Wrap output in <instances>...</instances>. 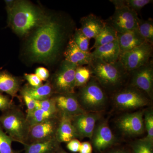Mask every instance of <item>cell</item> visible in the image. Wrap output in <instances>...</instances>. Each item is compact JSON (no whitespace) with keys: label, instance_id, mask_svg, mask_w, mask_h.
<instances>
[{"label":"cell","instance_id":"1","mask_svg":"<svg viewBox=\"0 0 153 153\" xmlns=\"http://www.w3.org/2000/svg\"><path fill=\"white\" fill-rule=\"evenodd\" d=\"M66 29L57 19L45 20L30 40L28 50L32 58L41 61L55 59L66 39Z\"/></svg>","mask_w":153,"mask_h":153},{"label":"cell","instance_id":"2","mask_svg":"<svg viewBox=\"0 0 153 153\" xmlns=\"http://www.w3.org/2000/svg\"><path fill=\"white\" fill-rule=\"evenodd\" d=\"M9 22L18 35L24 36L45 21L41 12L27 2L21 1L7 8Z\"/></svg>","mask_w":153,"mask_h":153},{"label":"cell","instance_id":"3","mask_svg":"<svg viewBox=\"0 0 153 153\" xmlns=\"http://www.w3.org/2000/svg\"><path fill=\"white\" fill-rule=\"evenodd\" d=\"M88 66L91 70L92 77L102 87L107 89H113L119 86L128 73L119 60L108 63L93 58Z\"/></svg>","mask_w":153,"mask_h":153},{"label":"cell","instance_id":"4","mask_svg":"<svg viewBox=\"0 0 153 153\" xmlns=\"http://www.w3.org/2000/svg\"><path fill=\"white\" fill-rule=\"evenodd\" d=\"M0 125L14 141L26 144L30 126L22 108L15 105L0 116Z\"/></svg>","mask_w":153,"mask_h":153},{"label":"cell","instance_id":"5","mask_svg":"<svg viewBox=\"0 0 153 153\" xmlns=\"http://www.w3.org/2000/svg\"><path fill=\"white\" fill-rule=\"evenodd\" d=\"M76 96L79 104L86 112H99L106 103L105 92L93 77L87 84L80 87Z\"/></svg>","mask_w":153,"mask_h":153},{"label":"cell","instance_id":"6","mask_svg":"<svg viewBox=\"0 0 153 153\" xmlns=\"http://www.w3.org/2000/svg\"><path fill=\"white\" fill-rule=\"evenodd\" d=\"M152 52L153 45L145 42L130 51L121 54L119 60L128 73H131L149 63Z\"/></svg>","mask_w":153,"mask_h":153},{"label":"cell","instance_id":"7","mask_svg":"<svg viewBox=\"0 0 153 153\" xmlns=\"http://www.w3.org/2000/svg\"><path fill=\"white\" fill-rule=\"evenodd\" d=\"M148 97L141 91L131 86L117 92L114 96L113 101L119 109H135L148 105L149 103Z\"/></svg>","mask_w":153,"mask_h":153},{"label":"cell","instance_id":"8","mask_svg":"<svg viewBox=\"0 0 153 153\" xmlns=\"http://www.w3.org/2000/svg\"><path fill=\"white\" fill-rule=\"evenodd\" d=\"M77 67L66 60L63 61L51 83L55 93H74L75 74Z\"/></svg>","mask_w":153,"mask_h":153},{"label":"cell","instance_id":"9","mask_svg":"<svg viewBox=\"0 0 153 153\" xmlns=\"http://www.w3.org/2000/svg\"><path fill=\"white\" fill-rule=\"evenodd\" d=\"M140 19L137 13L127 7H123L115 8L114 13L106 23L117 33H124L137 30Z\"/></svg>","mask_w":153,"mask_h":153},{"label":"cell","instance_id":"10","mask_svg":"<svg viewBox=\"0 0 153 153\" xmlns=\"http://www.w3.org/2000/svg\"><path fill=\"white\" fill-rule=\"evenodd\" d=\"M60 116L30 126L26 144L56 139Z\"/></svg>","mask_w":153,"mask_h":153},{"label":"cell","instance_id":"11","mask_svg":"<svg viewBox=\"0 0 153 153\" xmlns=\"http://www.w3.org/2000/svg\"><path fill=\"white\" fill-rule=\"evenodd\" d=\"M131 86L141 91L149 98L152 99L153 95V64L150 61L132 72Z\"/></svg>","mask_w":153,"mask_h":153},{"label":"cell","instance_id":"12","mask_svg":"<svg viewBox=\"0 0 153 153\" xmlns=\"http://www.w3.org/2000/svg\"><path fill=\"white\" fill-rule=\"evenodd\" d=\"M100 118L99 112H85L72 117L77 138L88 137L91 139L97 122Z\"/></svg>","mask_w":153,"mask_h":153},{"label":"cell","instance_id":"13","mask_svg":"<svg viewBox=\"0 0 153 153\" xmlns=\"http://www.w3.org/2000/svg\"><path fill=\"white\" fill-rule=\"evenodd\" d=\"M143 116L142 111L127 114L118 120L117 125L120 131L126 135L141 134L145 130Z\"/></svg>","mask_w":153,"mask_h":153},{"label":"cell","instance_id":"14","mask_svg":"<svg viewBox=\"0 0 153 153\" xmlns=\"http://www.w3.org/2000/svg\"><path fill=\"white\" fill-rule=\"evenodd\" d=\"M52 97L60 114L73 117L86 112L79 104L77 96L74 93L60 94Z\"/></svg>","mask_w":153,"mask_h":153},{"label":"cell","instance_id":"15","mask_svg":"<svg viewBox=\"0 0 153 153\" xmlns=\"http://www.w3.org/2000/svg\"><path fill=\"white\" fill-rule=\"evenodd\" d=\"M91 140L96 150L102 152L114 143L116 138L107 122L103 121L96 126Z\"/></svg>","mask_w":153,"mask_h":153},{"label":"cell","instance_id":"16","mask_svg":"<svg viewBox=\"0 0 153 153\" xmlns=\"http://www.w3.org/2000/svg\"><path fill=\"white\" fill-rule=\"evenodd\" d=\"M64 56L65 60L77 66H89L93 59L91 52L82 51L76 46L72 38L68 42Z\"/></svg>","mask_w":153,"mask_h":153},{"label":"cell","instance_id":"17","mask_svg":"<svg viewBox=\"0 0 153 153\" xmlns=\"http://www.w3.org/2000/svg\"><path fill=\"white\" fill-rule=\"evenodd\" d=\"M94 58L99 59L105 63H114L119 59L120 49L117 40L95 48L91 52Z\"/></svg>","mask_w":153,"mask_h":153},{"label":"cell","instance_id":"18","mask_svg":"<svg viewBox=\"0 0 153 153\" xmlns=\"http://www.w3.org/2000/svg\"><path fill=\"white\" fill-rule=\"evenodd\" d=\"M117 40L120 55L129 52L145 43L137 30L124 33H117Z\"/></svg>","mask_w":153,"mask_h":153},{"label":"cell","instance_id":"19","mask_svg":"<svg viewBox=\"0 0 153 153\" xmlns=\"http://www.w3.org/2000/svg\"><path fill=\"white\" fill-rule=\"evenodd\" d=\"M80 30L88 39L95 38L104 28L105 22L93 14L82 17L80 20Z\"/></svg>","mask_w":153,"mask_h":153},{"label":"cell","instance_id":"20","mask_svg":"<svg viewBox=\"0 0 153 153\" xmlns=\"http://www.w3.org/2000/svg\"><path fill=\"white\" fill-rule=\"evenodd\" d=\"M77 138V135L72 122V117L60 114V121L56 134V140L59 143H68Z\"/></svg>","mask_w":153,"mask_h":153},{"label":"cell","instance_id":"21","mask_svg":"<svg viewBox=\"0 0 153 153\" xmlns=\"http://www.w3.org/2000/svg\"><path fill=\"white\" fill-rule=\"evenodd\" d=\"M55 93L53 86L49 81L38 87L25 85L21 90V95L28 96L35 100H42L51 98Z\"/></svg>","mask_w":153,"mask_h":153},{"label":"cell","instance_id":"22","mask_svg":"<svg viewBox=\"0 0 153 153\" xmlns=\"http://www.w3.org/2000/svg\"><path fill=\"white\" fill-rule=\"evenodd\" d=\"M20 81L6 71H0V92H5L13 97H17L20 90Z\"/></svg>","mask_w":153,"mask_h":153},{"label":"cell","instance_id":"23","mask_svg":"<svg viewBox=\"0 0 153 153\" xmlns=\"http://www.w3.org/2000/svg\"><path fill=\"white\" fill-rule=\"evenodd\" d=\"M56 139L24 145V153H57L61 147Z\"/></svg>","mask_w":153,"mask_h":153},{"label":"cell","instance_id":"24","mask_svg":"<svg viewBox=\"0 0 153 153\" xmlns=\"http://www.w3.org/2000/svg\"><path fill=\"white\" fill-rule=\"evenodd\" d=\"M27 119L30 126L60 116L57 110L36 109L30 114L27 115Z\"/></svg>","mask_w":153,"mask_h":153},{"label":"cell","instance_id":"25","mask_svg":"<svg viewBox=\"0 0 153 153\" xmlns=\"http://www.w3.org/2000/svg\"><path fill=\"white\" fill-rule=\"evenodd\" d=\"M94 39L95 42L92 48L109 44L117 40V32L111 26L105 22V25L101 33Z\"/></svg>","mask_w":153,"mask_h":153},{"label":"cell","instance_id":"26","mask_svg":"<svg viewBox=\"0 0 153 153\" xmlns=\"http://www.w3.org/2000/svg\"><path fill=\"white\" fill-rule=\"evenodd\" d=\"M137 31L147 43L153 45V21L152 19L144 20L140 19Z\"/></svg>","mask_w":153,"mask_h":153},{"label":"cell","instance_id":"27","mask_svg":"<svg viewBox=\"0 0 153 153\" xmlns=\"http://www.w3.org/2000/svg\"><path fill=\"white\" fill-rule=\"evenodd\" d=\"M91 77L92 73L89 66H77L75 74V87L84 86Z\"/></svg>","mask_w":153,"mask_h":153},{"label":"cell","instance_id":"28","mask_svg":"<svg viewBox=\"0 0 153 153\" xmlns=\"http://www.w3.org/2000/svg\"><path fill=\"white\" fill-rule=\"evenodd\" d=\"M13 142V140L4 131L0 125V153H20L12 148Z\"/></svg>","mask_w":153,"mask_h":153},{"label":"cell","instance_id":"29","mask_svg":"<svg viewBox=\"0 0 153 153\" xmlns=\"http://www.w3.org/2000/svg\"><path fill=\"white\" fill-rule=\"evenodd\" d=\"M131 147L132 153H153V143L145 138L134 141Z\"/></svg>","mask_w":153,"mask_h":153},{"label":"cell","instance_id":"30","mask_svg":"<svg viewBox=\"0 0 153 153\" xmlns=\"http://www.w3.org/2000/svg\"><path fill=\"white\" fill-rule=\"evenodd\" d=\"M72 39L76 46L81 50L84 52H89L88 49L90 39L83 34L80 29L75 30Z\"/></svg>","mask_w":153,"mask_h":153},{"label":"cell","instance_id":"31","mask_svg":"<svg viewBox=\"0 0 153 153\" xmlns=\"http://www.w3.org/2000/svg\"><path fill=\"white\" fill-rule=\"evenodd\" d=\"M144 123L145 129L147 133L145 138L153 143V112L152 110H149L145 113Z\"/></svg>","mask_w":153,"mask_h":153},{"label":"cell","instance_id":"32","mask_svg":"<svg viewBox=\"0 0 153 153\" xmlns=\"http://www.w3.org/2000/svg\"><path fill=\"white\" fill-rule=\"evenodd\" d=\"M122 7H126L135 12H139L153 1L151 0H121Z\"/></svg>","mask_w":153,"mask_h":153},{"label":"cell","instance_id":"33","mask_svg":"<svg viewBox=\"0 0 153 153\" xmlns=\"http://www.w3.org/2000/svg\"><path fill=\"white\" fill-rule=\"evenodd\" d=\"M15 105L13 100L7 96L0 93V111L2 112H4L10 109Z\"/></svg>","mask_w":153,"mask_h":153},{"label":"cell","instance_id":"34","mask_svg":"<svg viewBox=\"0 0 153 153\" xmlns=\"http://www.w3.org/2000/svg\"><path fill=\"white\" fill-rule=\"evenodd\" d=\"M25 78L31 87H38L43 85L42 80L35 74H25Z\"/></svg>","mask_w":153,"mask_h":153},{"label":"cell","instance_id":"35","mask_svg":"<svg viewBox=\"0 0 153 153\" xmlns=\"http://www.w3.org/2000/svg\"><path fill=\"white\" fill-rule=\"evenodd\" d=\"M21 98L23 99L27 106V115L30 114L35 110L36 106V100L26 95H22Z\"/></svg>","mask_w":153,"mask_h":153},{"label":"cell","instance_id":"36","mask_svg":"<svg viewBox=\"0 0 153 153\" xmlns=\"http://www.w3.org/2000/svg\"><path fill=\"white\" fill-rule=\"evenodd\" d=\"M81 143L76 139L71 140L67 143L66 147L72 152H79Z\"/></svg>","mask_w":153,"mask_h":153},{"label":"cell","instance_id":"37","mask_svg":"<svg viewBox=\"0 0 153 153\" xmlns=\"http://www.w3.org/2000/svg\"><path fill=\"white\" fill-rule=\"evenodd\" d=\"M35 74L38 76L42 81H46L49 76V71L47 68L39 67L36 69Z\"/></svg>","mask_w":153,"mask_h":153},{"label":"cell","instance_id":"38","mask_svg":"<svg viewBox=\"0 0 153 153\" xmlns=\"http://www.w3.org/2000/svg\"><path fill=\"white\" fill-rule=\"evenodd\" d=\"M93 148L92 145L88 142H84L81 144L79 153H92Z\"/></svg>","mask_w":153,"mask_h":153},{"label":"cell","instance_id":"39","mask_svg":"<svg viewBox=\"0 0 153 153\" xmlns=\"http://www.w3.org/2000/svg\"><path fill=\"white\" fill-rule=\"evenodd\" d=\"M108 153H130L125 150L122 149H115L109 151Z\"/></svg>","mask_w":153,"mask_h":153},{"label":"cell","instance_id":"40","mask_svg":"<svg viewBox=\"0 0 153 153\" xmlns=\"http://www.w3.org/2000/svg\"><path fill=\"white\" fill-rule=\"evenodd\" d=\"M57 153H68L66 152V151L63 150L62 148H60V149H59V150L58 151V152H57Z\"/></svg>","mask_w":153,"mask_h":153}]
</instances>
